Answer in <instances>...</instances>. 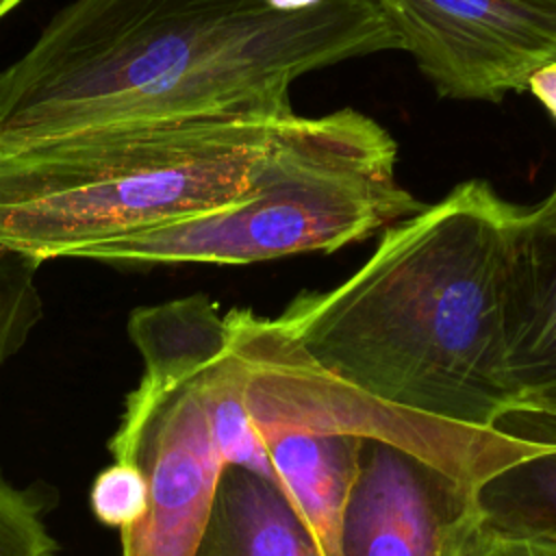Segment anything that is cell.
I'll return each mask as SVG.
<instances>
[{"label": "cell", "instance_id": "1", "mask_svg": "<svg viewBox=\"0 0 556 556\" xmlns=\"http://www.w3.org/2000/svg\"><path fill=\"white\" fill-rule=\"evenodd\" d=\"M402 50L376 0H74L0 70V143L76 128L295 115L315 70Z\"/></svg>", "mask_w": 556, "mask_h": 556}, {"label": "cell", "instance_id": "2", "mask_svg": "<svg viewBox=\"0 0 556 556\" xmlns=\"http://www.w3.org/2000/svg\"><path fill=\"white\" fill-rule=\"evenodd\" d=\"M467 180L389 226L328 291L274 317L324 369L404 408L493 428L513 404L504 371V285L513 217Z\"/></svg>", "mask_w": 556, "mask_h": 556}, {"label": "cell", "instance_id": "3", "mask_svg": "<svg viewBox=\"0 0 556 556\" xmlns=\"http://www.w3.org/2000/svg\"><path fill=\"white\" fill-rule=\"evenodd\" d=\"M287 122H128L0 143V245L41 263L78 258L232 204Z\"/></svg>", "mask_w": 556, "mask_h": 556}, {"label": "cell", "instance_id": "4", "mask_svg": "<svg viewBox=\"0 0 556 556\" xmlns=\"http://www.w3.org/2000/svg\"><path fill=\"white\" fill-rule=\"evenodd\" d=\"M397 146L354 109L295 115L278 130L250 191L222 208L85 250L111 265H245L334 252L424 204L397 180Z\"/></svg>", "mask_w": 556, "mask_h": 556}, {"label": "cell", "instance_id": "5", "mask_svg": "<svg viewBox=\"0 0 556 556\" xmlns=\"http://www.w3.org/2000/svg\"><path fill=\"white\" fill-rule=\"evenodd\" d=\"M226 324L243 406L258 441L304 432L382 443L434 471L463 502L491 476L547 447L387 402L324 369L274 317L230 308Z\"/></svg>", "mask_w": 556, "mask_h": 556}, {"label": "cell", "instance_id": "6", "mask_svg": "<svg viewBox=\"0 0 556 556\" xmlns=\"http://www.w3.org/2000/svg\"><path fill=\"white\" fill-rule=\"evenodd\" d=\"M439 96L497 102L556 61V20L517 0H376Z\"/></svg>", "mask_w": 556, "mask_h": 556}, {"label": "cell", "instance_id": "7", "mask_svg": "<svg viewBox=\"0 0 556 556\" xmlns=\"http://www.w3.org/2000/svg\"><path fill=\"white\" fill-rule=\"evenodd\" d=\"M113 460L132 463L148 482L146 515L122 534V556H195L219 476L198 374L139 410H124Z\"/></svg>", "mask_w": 556, "mask_h": 556}, {"label": "cell", "instance_id": "8", "mask_svg": "<svg viewBox=\"0 0 556 556\" xmlns=\"http://www.w3.org/2000/svg\"><path fill=\"white\" fill-rule=\"evenodd\" d=\"M504 371L513 404L493 428L556 445V235L517 208L504 285Z\"/></svg>", "mask_w": 556, "mask_h": 556}, {"label": "cell", "instance_id": "9", "mask_svg": "<svg viewBox=\"0 0 556 556\" xmlns=\"http://www.w3.org/2000/svg\"><path fill=\"white\" fill-rule=\"evenodd\" d=\"M465 504L404 452L365 441L341 530V556H437L443 523Z\"/></svg>", "mask_w": 556, "mask_h": 556}, {"label": "cell", "instance_id": "10", "mask_svg": "<svg viewBox=\"0 0 556 556\" xmlns=\"http://www.w3.org/2000/svg\"><path fill=\"white\" fill-rule=\"evenodd\" d=\"M276 484L308 528L321 556H341L345 506L358 476L361 439L280 432L261 439Z\"/></svg>", "mask_w": 556, "mask_h": 556}, {"label": "cell", "instance_id": "11", "mask_svg": "<svg viewBox=\"0 0 556 556\" xmlns=\"http://www.w3.org/2000/svg\"><path fill=\"white\" fill-rule=\"evenodd\" d=\"M126 330L143 358V376L128 395L126 410H139L187 382L228 345L226 315L204 293L137 306Z\"/></svg>", "mask_w": 556, "mask_h": 556}, {"label": "cell", "instance_id": "12", "mask_svg": "<svg viewBox=\"0 0 556 556\" xmlns=\"http://www.w3.org/2000/svg\"><path fill=\"white\" fill-rule=\"evenodd\" d=\"M195 556H321L308 528L267 478L226 465Z\"/></svg>", "mask_w": 556, "mask_h": 556}, {"label": "cell", "instance_id": "13", "mask_svg": "<svg viewBox=\"0 0 556 556\" xmlns=\"http://www.w3.org/2000/svg\"><path fill=\"white\" fill-rule=\"evenodd\" d=\"M465 504L493 528L556 536V445L491 476Z\"/></svg>", "mask_w": 556, "mask_h": 556}, {"label": "cell", "instance_id": "14", "mask_svg": "<svg viewBox=\"0 0 556 556\" xmlns=\"http://www.w3.org/2000/svg\"><path fill=\"white\" fill-rule=\"evenodd\" d=\"M198 382L204 393L213 439L224 465L245 467L276 484L271 463L243 406L239 367L228 345L217 361L198 374Z\"/></svg>", "mask_w": 556, "mask_h": 556}, {"label": "cell", "instance_id": "15", "mask_svg": "<svg viewBox=\"0 0 556 556\" xmlns=\"http://www.w3.org/2000/svg\"><path fill=\"white\" fill-rule=\"evenodd\" d=\"M39 267V258L0 245V367L24 348L41 321Z\"/></svg>", "mask_w": 556, "mask_h": 556}, {"label": "cell", "instance_id": "16", "mask_svg": "<svg viewBox=\"0 0 556 556\" xmlns=\"http://www.w3.org/2000/svg\"><path fill=\"white\" fill-rule=\"evenodd\" d=\"M437 556H556V536L493 528L460 504L441 528Z\"/></svg>", "mask_w": 556, "mask_h": 556}, {"label": "cell", "instance_id": "17", "mask_svg": "<svg viewBox=\"0 0 556 556\" xmlns=\"http://www.w3.org/2000/svg\"><path fill=\"white\" fill-rule=\"evenodd\" d=\"M93 515L111 528H132L148 510V482L132 463L113 460L93 480L91 493Z\"/></svg>", "mask_w": 556, "mask_h": 556}, {"label": "cell", "instance_id": "18", "mask_svg": "<svg viewBox=\"0 0 556 556\" xmlns=\"http://www.w3.org/2000/svg\"><path fill=\"white\" fill-rule=\"evenodd\" d=\"M39 502L0 478V556H54Z\"/></svg>", "mask_w": 556, "mask_h": 556}, {"label": "cell", "instance_id": "19", "mask_svg": "<svg viewBox=\"0 0 556 556\" xmlns=\"http://www.w3.org/2000/svg\"><path fill=\"white\" fill-rule=\"evenodd\" d=\"M528 91L556 117V61L534 72L528 83Z\"/></svg>", "mask_w": 556, "mask_h": 556}, {"label": "cell", "instance_id": "20", "mask_svg": "<svg viewBox=\"0 0 556 556\" xmlns=\"http://www.w3.org/2000/svg\"><path fill=\"white\" fill-rule=\"evenodd\" d=\"M521 217L530 226L556 235V189L543 202H539L536 206L521 208Z\"/></svg>", "mask_w": 556, "mask_h": 556}, {"label": "cell", "instance_id": "21", "mask_svg": "<svg viewBox=\"0 0 556 556\" xmlns=\"http://www.w3.org/2000/svg\"><path fill=\"white\" fill-rule=\"evenodd\" d=\"M517 2H521V4H526L530 9H534V11L552 17V20H556V0H517Z\"/></svg>", "mask_w": 556, "mask_h": 556}, {"label": "cell", "instance_id": "22", "mask_svg": "<svg viewBox=\"0 0 556 556\" xmlns=\"http://www.w3.org/2000/svg\"><path fill=\"white\" fill-rule=\"evenodd\" d=\"M315 2H319V0H267V4L278 11H298L304 7H313Z\"/></svg>", "mask_w": 556, "mask_h": 556}, {"label": "cell", "instance_id": "23", "mask_svg": "<svg viewBox=\"0 0 556 556\" xmlns=\"http://www.w3.org/2000/svg\"><path fill=\"white\" fill-rule=\"evenodd\" d=\"M20 2H22V0H0V20H2L9 11H13Z\"/></svg>", "mask_w": 556, "mask_h": 556}]
</instances>
